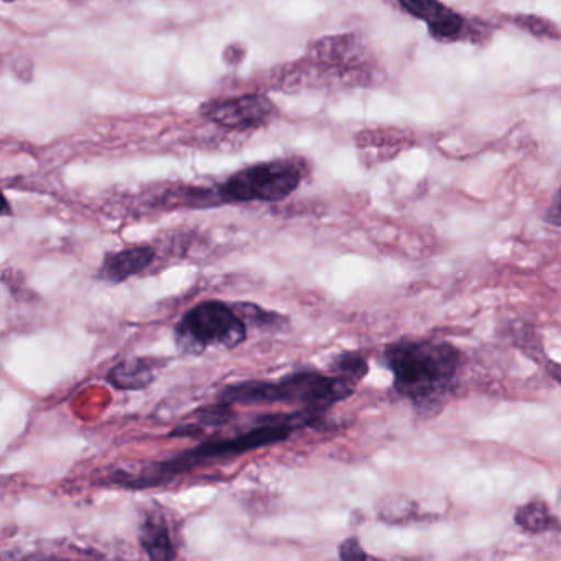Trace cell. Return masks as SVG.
Returning <instances> with one entry per match:
<instances>
[{"label":"cell","mask_w":561,"mask_h":561,"mask_svg":"<svg viewBox=\"0 0 561 561\" xmlns=\"http://www.w3.org/2000/svg\"><path fill=\"white\" fill-rule=\"evenodd\" d=\"M553 226H560V205H558V195L554 196L553 206H551V216L547 218Z\"/></svg>","instance_id":"e0dca14e"},{"label":"cell","mask_w":561,"mask_h":561,"mask_svg":"<svg viewBox=\"0 0 561 561\" xmlns=\"http://www.w3.org/2000/svg\"><path fill=\"white\" fill-rule=\"evenodd\" d=\"M356 383L340 376L328 377L314 370L288 374L278 380H245L232 383L219 393L228 405H268L291 403L304 409L327 412L331 405L353 396Z\"/></svg>","instance_id":"3957f363"},{"label":"cell","mask_w":561,"mask_h":561,"mask_svg":"<svg viewBox=\"0 0 561 561\" xmlns=\"http://www.w3.org/2000/svg\"><path fill=\"white\" fill-rule=\"evenodd\" d=\"M383 360L393 374V389L422 415H435L458 386L462 356L439 340H403L389 344Z\"/></svg>","instance_id":"6da1fadb"},{"label":"cell","mask_w":561,"mask_h":561,"mask_svg":"<svg viewBox=\"0 0 561 561\" xmlns=\"http://www.w3.org/2000/svg\"><path fill=\"white\" fill-rule=\"evenodd\" d=\"M206 119L232 130L259 129L277 116V106L264 94H244L203 106Z\"/></svg>","instance_id":"52a82bcc"},{"label":"cell","mask_w":561,"mask_h":561,"mask_svg":"<svg viewBox=\"0 0 561 561\" xmlns=\"http://www.w3.org/2000/svg\"><path fill=\"white\" fill-rule=\"evenodd\" d=\"M140 541L152 560H173L176 557L165 518L160 514L147 515L140 528Z\"/></svg>","instance_id":"30bf717a"},{"label":"cell","mask_w":561,"mask_h":561,"mask_svg":"<svg viewBox=\"0 0 561 561\" xmlns=\"http://www.w3.org/2000/svg\"><path fill=\"white\" fill-rule=\"evenodd\" d=\"M8 2H12V0H8Z\"/></svg>","instance_id":"d6986e66"},{"label":"cell","mask_w":561,"mask_h":561,"mask_svg":"<svg viewBox=\"0 0 561 561\" xmlns=\"http://www.w3.org/2000/svg\"><path fill=\"white\" fill-rule=\"evenodd\" d=\"M245 337L248 324L241 314L215 300L196 305L175 328L176 346L186 354H202L211 346L234 350Z\"/></svg>","instance_id":"277c9868"},{"label":"cell","mask_w":561,"mask_h":561,"mask_svg":"<svg viewBox=\"0 0 561 561\" xmlns=\"http://www.w3.org/2000/svg\"><path fill=\"white\" fill-rule=\"evenodd\" d=\"M399 4L412 18L425 22L435 41H458L466 32L465 19L439 0H399Z\"/></svg>","instance_id":"ba28073f"},{"label":"cell","mask_w":561,"mask_h":561,"mask_svg":"<svg viewBox=\"0 0 561 561\" xmlns=\"http://www.w3.org/2000/svg\"><path fill=\"white\" fill-rule=\"evenodd\" d=\"M301 182L295 160L255 163L229 176L218 190L221 203H275L288 198Z\"/></svg>","instance_id":"8992f818"},{"label":"cell","mask_w":561,"mask_h":561,"mask_svg":"<svg viewBox=\"0 0 561 561\" xmlns=\"http://www.w3.org/2000/svg\"><path fill=\"white\" fill-rule=\"evenodd\" d=\"M9 213H11V206H9L8 199H5V196L0 192V216L9 215Z\"/></svg>","instance_id":"ac0fdd59"},{"label":"cell","mask_w":561,"mask_h":561,"mask_svg":"<svg viewBox=\"0 0 561 561\" xmlns=\"http://www.w3.org/2000/svg\"><path fill=\"white\" fill-rule=\"evenodd\" d=\"M340 558L341 560H367L370 558L369 554L364 551V548L360 547L359 540L357 538L351 537L344 541L340 547Z\"/></svg>","instance_id":"9a60e30c"},{"label":"cell","mask_w":561,"mask_h":561,"mask_svg":"<svg viewBox=\"0 0 561 561\" xmlns=\"http://www.w3.org/2000/svg\"><path fill=\"white\" fill-rule=\"evenodd\" d=\"M366 48L353 35L344 37L321 38L310 45L307 57L298 61L291 73V80H300L308 73L317 75L314 80L327 83L363 84L370 80V65L367 61Z\"/></svg>","instance_id":"5b68a950"},{"label":"cell","mask_w":561,"mask_h":561,"mask_svg":"<svg viewBox=\"0 0 561 561\" xmlns=\"http://www.w3.org/2000/svg\"><path fill=\"white\" fill-rule=\"evenodd\" d=\"M156 259V251L149 245L130 248L106 255L100 268V277L111 284H121L133 275L146 271Z\"/></svg>","instance_id":"9c48e42d"},{"label":"cell","mask_w":561,"mask_h":561,"mask_svg":"<svg viewBox=\"0 0 561 561\" xmlns=\"http://www.w3.org/2000/svg\"><path fill=\"white\" fill-rule=\"evenodd\" d=\"M107 380L117 389H146L153 380V364L149 359H130L117 364Z\"/></svg>","instance_id":"8fae6325"},{"label":"cell","mask_w":561,"mask_h":561,"mask_svg":"<svg viewBox=\"0 0 561 561\" xmlns=\"http://www.w3.org/2000/svg\"><path fill=\"white\" fill-rule=\"evenodd\" d=\"M331 370L336 376L343 377V379L350 380V382L356 383L366 377L367 370H369V364H367L366 357L359 353H341L336 359L331 364Z\"/></svg>","instance_id":"5bb4252c"},{"label":"cell","mask_w":561,"mask_h":561,"mask_svg":"<svg viewBox=\"0 0 561 561\" xmlns=\"http://www.w3.org/2000/svg\"><path fill=\"white\" fill-rule=\"evenodd\" d=\"M520 27L530 31L534 35L545 34L550 37V22L537 18H520Z\"/></svg>","instance_id":"2e32d148"},{"label":"cell","mask_w":561,"mask_h":561,"mask_svg":"<svg viewBox=\"0 0 561 561\" xmlns=\"http://www.w3.org/2000/svg\"><path fill=\"white\" fill-rule=\"evenodd\" d=\"M515 524L528 534H543L557 525L550 507L540 499H534L515 512Z\"/></svg>","instance_id":"7c38bea8"},{"label":"cell","mask_w":561,"mask_h":561,"mask_svg":"<svg viewBox=\"0 0 561 561\" xmlns=\"http://www.w3.org/2000/svg\"><path fill=\"white\" fill-rule=\"evenodd\" d=\"M232 416H234V413H232L231 405L218 402L215 405L199 410L198 416H196L198 425L179 428V432L173 433V435H198V433H202L203 426L226 425V423L231 422Z\"/></svg>","instance_id":"4fadbf2b"},{"label":"cell","mask_w":561,"mask_h":561,"mask_svg":"<svg viewBox=\"0 0 561 561\" xmlns=\"http://www.w3.org/2000/svg\"><path fill=\"white\" fill-rule=\"evenodd\" d=\"M324 415L320 410L300 409L294 413H275V415H261L257 419V426L239 433L231 438L215 439L206 442L190 451L183 453L179 458L160 462L156 468L150 469L146 474L137 479H129L130 488H146V485L160 484L163 479L175 478L180 472L190 471L203 462L215 461V459L232 458L241 456L252 449L264 448L268 445L287 442L291 433L297 430L314 426L318 420Z\"/></svg>","instance_id":"7a4b0ae2"}]
</instances>
